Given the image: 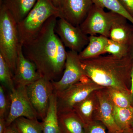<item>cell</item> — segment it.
<instances>
[{
	"label": "cell",
	"instance_id": "f546056e",
	"mask_svg": "<svg viewBox=\"0 0 133 133\" xmlns=\"http://www.w3.org/2000/svg\"><path fill=\"white\" fill-rule=\"evenodd\" d=\"M4 133H21L17 128L14 123L13 122L12 124L7 127Z\"/></svg>",
	"mask_w": 133,
	"mask_h": 133
},
{
	"label": "cell",
	"instance_id": "2e32d148",
	"mask_svg": "<svg viewBox=\"0 0 133 133\" xmlns=\"http://www.w3.org/2000/svg\"><path fill=\"white\" fill-rule=\"evenodd\" d=\"M62 133H84L85 125L74 110L58 113Z\"/></svg>",
	"mask_w": 133,
	"mask_h": 133
},
{
	"label": "cell",
	"instance_id": "83f0119b",
	"mask_svg": "<svg viewBox=\"0 0 133 133\" xmlns=\"http://www.w3.org/2000/svg\"><path fill=\"white\" fill-rule=\"evenodd\" d=\"M125 9L133 17V0H118Z\"/></svg>",
	"mask_w": 133,
	"mask_h": 133
},
{
	"label": "cell",
	"instance_id": "52a82bcc",
	"mask_svg": "<svg viewBox=\"0 0 133 133\" xmlns=\"http://www.w3.org/2000/svg\"><path fill=\"white\" fill-rule=\"evenodd\" d=\"M27 94L33 108L42 121L45 119L51 96L55 92L52 81L43 78L26 86Z\"/></svg>",
	"mask_w": 133,
	"mask_h": 133
},
{
	"label": "cell",
	"instance_id": "7a4b0ae2",
	"mask_svg": "<svg viewBox=\"0 0 133 133\" xmlns=\"http://www.w3.org/2000/svg\"><path fill=\"white\" fill-rule=\"evenodd\" d=\"M81 62L85 75L98 85L131 91V52L124 57L109 55L81 60Z\"/></svg>",
	"mask_w": 133,
	"mask_h": 133
},
{
	"label": "cell",
	"instance_id": "8992f818",
	"mask_svg": "<svg viewBox=\"0 0 133 133\" xmlns=\"http://www.w3.org/2000/svg\"><path fill=\"white\" fill-rule=\"evenodd\" d=\"M120 15L106 12L103 8L94 4L87 16L79 25L87 35H102L109 38L110 29Z\"/></svg>",
	"mask_w": 133,
	"mask_h": 133
},
{
	"label": "cell",
	"instance_id": "5bb4252c",
	"mask_svg": "<svg viewBox=\"0 0 133 133\" xmlns=\"http://www.w3.org/2000/svg\"><path fill=\"white\" fill-rule=\"evenodd\" d=\"M99 108V101L95 91L76 104L73 110L85 125L93 121H98Z\"/></svg>",
	"mask_w": 133,
	"mask_h": 133
},
{
	"label": "cell",
	"instance_id": "e575fe53",
	"mask_svg": "<svg viewBox=\"0 0 133 133\" xmlns=\"http://www.w3.org/2000/svg\"><path fill=\"white\" fill-rule=\"evenodd\" d=\"M2 1V0H0V3H1V2Z\"/></svg>",
	"mask_w": 133,
	"mask_h": 133
},
{
	"label": "cell",
	"instance_id": "484cf974",
	"mask_svg": "<svg viewBox=\"0 0 133 133\" xmlns=\"http://www.w3.org/2000/svg\"><path fill=\"white\" fill-rule=\"evenodd\" d=\"M3 86H0V118H6L10 109V93Z\"/></svg>",
	"mask_w": 133,
	"mask_h": 133
},
{
	"label": "cell",
	"instance_id": "6da1fadb",
	"mask_svg": "<svg viewBox=\"0 0 133 133\" xmlns=\"http://www.w3.org/2000/svg\"><path fill=\"white\" fill-rule=\"evenodd\" d=\"M58 17H50L35 38L22 45L23 54L36 65L41 78L57 81L64 71L65 47L55 29Z\"/></svg>",
	"mask_w": 133,
	"mask_h": 133
},
{
	"label": "cell",
	"instance_id": "603a6c76",
	"mask_svg": "<svg viewBox=\"0 0 133 133\" xmlns=\"http://www.w3.org/2000/svg\"><path fill=\"white\" fill-rule=\"evenodd\" d=\"M94 4L103 8L107 9L114 12L124 17L133 26V17L125 9L118 0H92Z\"/></svg>",
	"mask_w": 133,
	"mask_h": 133
},
{
	"label": "cell",
	"instance_id": "ac0fdd59",
	"mask_svg": "<svg viewBox=\"0 0 133 133\" xmlns=\"http://www.w3.org/2000/svg\"><path fill=\"white\" fill-rule=\"evenodd\" d=\"M108 39L102 35L89 36L88 44L78 53L80 59H90L104 54Z\"/></svg>",
	"mask_w": 133,
	"mask_h": 133
},
{
	"label": "cell",
	"instance_id": "cb8c5ba5",
	"mask_svg": "<svg viewBox=\"0 0 133 133\" xmlns=\"http://www.w3.org/2000/svg\"><path fill=\"white\" fill-rule=\"evenodd\" d=\"M0 81L2 85L12 91L15 87L14 74L2 56L0 55Z\"/></svg>",
	"mask_w": 133,
	"mask_h": 133
},
{
	"label": "cell",
	"instance_id": "836d02e7",
	"mask_svg": "<svg viewBox=\"0 0 133 133\" xmlns=\"http://www.w3.org/2000/svg\"><path fill=\"white\" fill-rule=\"evenodd\" d=\"M131 128L133 130V119L132 120V122H131Z\"/></svg>",
	"mask_w": 133,
	"mask_h": 133
},
{
	"label": "cell",
	"instance_id": "5b68a950",
	"mask_svg": "<svg viewBox=\"0 0 133 133\" xmlns=\"http://www.w3.org/2000/svg\"><path fill=\"white\" fill-rule=\"evenodd\" d=\"M104 88L85 76L81 81L65 90L56 93L58 113L73 110L76 104L93 92Z\"/></svg>",
	"mask_w": 133,
	"mask_h": 133
},
{
	"label": "cell",
	"instance_id": "e0dca14e",
	"mask_svg": "<svg viewBox=\"0 0 133 133\" xmlns=\"http://www.w3.org/2000/svg\"><path fill=\"white\" fill-rule=\"evenodd\" d=\"M37 0H2V5L17 23L22 21L33 8Z\"/></svg>",
	"mask_w": 133,
	"mask_h": 133
},
{
	"label": "cell",
	"instance_id": "4fadbf2b",
	"mask_svg": "<svg viewBox=\"0 0 133 133\" xmlns=\"http://www.w3.org/2000/svg\"><path fill=\"white\" fill-rule=\"evenodd\" d=\"M99 103V114L98 121L104 125L109 133H121L115 121L114 116V105L105 88L96 91Z\"/></svg>",
	"mask_w": 133,
	"mask_h": 133
},
{
	"label": "cell",
	"instance_id": "f1b7e54d",
	"mask_svg": "<svg viewBox=\"0 0 133 133\" xmlns=\"http://www.w3.org/2000/svg\"><path fill=\"white\" fill-rule=\"evenodd\" d=\"M130 52L132 58V65L131 71V92L132 97V106L133 107V41L130 45Z\"/></svg>",
	"mask_w": 133,
	"mask_h": 133
},
{
	"label": "cell",
	"instance_id": "d4e9b609",
	"mask_svg": "<svg viewBox=\"0 0 133 133\" xmlns=\"http://www.w3.org/2000/svg\"><path fill=\"white\" fill-rule=\"evenodd\" d=\"M119 58L127 56L130 53V45L117 42L111 39H108L105 53Z\"/></svg>",
	"mask_w": 133,
	"mask_h": 133
},
{
	"label": "cell",
	"instance_id": "277c9868",
	"mask_svg": "<svg viewBox=\"0 0 133 133\" xmlns=\"http://www.w3.org/2000/svg\"><path fill=\"white\" fill-rule=\"evenodd\" d=\"M20 43L17 23L8 10L0 5V55L14 75Z\"/></svg>",
	"mask_w": 133,
	"mask_h": 133
},
{
	"label": "cell",
	"instance_id": "1f68e13d",
	"mask_svg": "<svg viewBox=\"0 0 133 133\" xmlns=\"http://www.w3.org/2000/svg\"><path fill=\"white\" fill-rule=\"evenodd\" d=\"M52 1L53 2L55 6L58 8L60 5L62 0H52Z\"/></svg>",
	"mask_w": 133,
	"mask_h": 133
},
{
	"label": "cell",
	"instance_id": "9c48e42d",
	"mask_svg": "<svg viewBox=\"0 0 133 133\" xmlns=\"http://www.w3.org/2000/svg\"><path fill=\"white\" fill-rule=\"evenodd\" d=\"M55 31L65 47L78 53L89 42V36L83 33L79 26H73L63 18L57 19Z\"/></svg>",
	"mask_w": 133,
	"mask_h": 133
},
{
	"label": "cell",
	"instance_id": "ba28073f",
	"mask_svg": "<svg viewBox=\"0 0 133 133\" xmlns=\"http://www.w3.org/2000/svg\"><path fill=\"white\" fill-rule=\"evenodd\" d=\"M9 93L11 105L9 113L6 118L7 127L20 117L31 119L38 118L29 99L26 86L15 85V89Z\"/></svg>",
	"mask_w": 133,
	"mask_h": 133
},
{
	"label": "cell",
	"instance_id": "44dd1931",
	"mask_svg": "<svg viewBox=\"0 0 133 133\" xmlns=\"http://www.w3.org/2000/svg\"><path fill=\"white\" fill-rule=\"evenodd\" d=\"M114 116L116 125L123 131L131 127L133 119V107L120 108L114 105Z\"/></svg>",
	"mask_w": 133,
	"mask_h": 133
},
{
	"label": "cell",
	"instance_id": "9a60e30c",
	"mask_svg": "<svg viewBox=\"0 0 133 133\" xmlns=\"http://www.w3.org/2000/svg\"><path fill=\"white\" fill-rule=\"evenodd\" d=\"M128 20L119 16L114 23L109 32V38L112 41L131 45L133 41V26Z\"/></svg>",
	"mask_w": 133,
	"mask_h": 133
},
{
	"label": "cell",
	"instance_id": "4316f807",
	"mask_svg": "<svg viewBox=\"0 0 133 133\" xmlns=\"http://www.w3.org/2000/svg\"><path fill=\"white\" fill-rule=\"evenodd\" d=\"M106 129L100 121H93L85 125L84 133H107Z\"/></svg>",
	"mask_w": 133,
	"mask_h": 133
},
{
	"label": "cell",
	"instance_id": "8fae6325",
	"mask_svg": "<svg viewBox=\"0 0 133 133\" xmlns=\"http://www.w3.org/2000/svg\"><path fill=\"white\" fill-rule=\"evenodd\" d=\"M93 5L92 0H62L58 7L59 18L73 26H79Z\"/></svg>",
	"mask_w": 133,
	"mask_h": 133
},
{
	"label": "cell",
	"instance_id": "4dcf8cb0",
	"mask_svg": "<svg viewBox=\"0 0 133 133\" xmlns=\"http://www.w3.org/2000/svg\"><path fill=\"white\" fill-rule=\"evenodd\" d=\"M7 127L6 119L0 118V133H4Z\"/></svg>",
	"mask_w": 133,
	"mask_h": 133
},
{
	"label": "cell",
	"instance_id": "d6986e66",
	"mask_svg": "<svg viewBox=\"0 0 133 133\" xmlns=\"http://www.w3.org/2000/svg\"><path fill=\"white\" fill-rule=\"evenodd\" d=\"M42 122L43 133H62L58 122L57 95L55 91L51 98L46 116Z\"/></svg>",
	"mask_w": 133,
	"mask_h": 133
},
{
	"label": "cell",
	"instance_id": "7402d4cb",
	"mask_svg": "<svg viewBox=\"0 0 133 133\" xmlns=\"http://www.w3.org/2000/svg\"><path fill=\"white\" fill-rule=\"evenodd\" d=\"M14 123L21 133H43L42 122L38 121V119L20 117Z\"/></svg>",
	"mask_w": 133,
	"mask_h": 133
},
{
	"label": "cell",
	"instance_id": "d6a6232c",
	"mask_svg": "<svg viewBox=\"0 0 133 133\" xmlns=\"http://www.w3.org/2000/svg\"><path fill=\"white\" fill-rule=\"evenodd\" d=\"M121 133H133V130L131 127L129 128L122 131Z\"/></svg>",
	"mask_w": 133,
	"mask_h": 133
},
{
	"label": "cell",
	"instance_id": "ffe728a7",
	"mask_svg": "<svg viewBox=\"0 0 133 133\" xmlns=\"http://www.w3.org/2000/svg\"><path fill=\"white\" fill-rule=\"evenodd\" d=\"M115 106L120 108L132 106L131 91H125L117 88H105Z\"/></svg>",
	"mask_w": 133,
	"mask_h": 133
},
{
	"label": "cell",
	"instance_id": "3957f363",
	"mask_svg": "<svg viewBox=\"0 0 133 133\" xmlns=\"http://www.w3.org/2000/svg\"><path fill=\"white\" fill-rule=\"evenodd\" d=\"M59 18V9L52 0H37L23 20L17 23L20 42L23 45L35 38L50 17Z\"/></svg>",
	"mask_w": 133,
	"mask_h": 133
},
{
	"label": "cell",
	"instance_id": "30bf717a",
	"mask_svg": "<svg viewBox=\"0 0 133 133\" xmlns=\"http://www.w3.org/2000/svg\"><path fill=\"white\" fill-rule=\"evenodd\" d=\"M85 76L78 52L69 50L66 51V62L62 78L57 81L52 82L55 92L65 90L81 81Z\"/></svg>",
	"mask_w": 133,
	"mask_h": 133
},
{
	"label": "cell",
	"instance_id": "7c38bea8",
	"mask_svg": "<svg viewBox=\"0 0 133 133\" xmlns=\"http://www.w3.org/2000/svg\"><path fill=\"white\" fill-rule=\"evenodd\" d=\"M41 78L36 65L24 56L22 45L18 48L16 69L14 75L15 85L26 86Z\"/></svg>",
	"mask_w": 133,
	"mask_h": 133
}]
</instances>
